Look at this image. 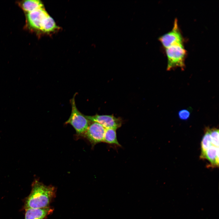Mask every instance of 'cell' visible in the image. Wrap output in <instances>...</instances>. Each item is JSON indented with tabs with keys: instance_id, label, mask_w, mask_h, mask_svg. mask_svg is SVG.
<instances>
[{
	"instance_id": "30bf717a",
	"label": "cell",
	"mask_w": 219,
	"mask_h": 219,
	"mask_svg": "<svg viewBox=\"0 0 219 219\" xmlns=\"http://www.w3.org/2000/svg\"><path fill=\"white\" fill-rule=\"evenodd\" d=\"M213 144L212 143L210 133V128L206 127L204 130V135L201 143V153L200 159H203L206 152Z\"/></svg>"
},
{
	"instance_id": "52a82bcc",
	"label": "cell",
	"mask_w": 219,
	"mask_h": 219,
	"mask_svg": "<svg viewBox=\"0 0 219 219\" xmlns=\"http://www.w3.org/2000/svg\"><path fill=\"white\" fill-rule=\"evenodd\" d=\"M26 15L27 22L29 26L40 30L43 21L49 15L43 8L26 13Z\"/></svg>"
},
{
	"instance_id": "7a4b0ae2",
	"label": "cell",
	"mask_w": 219,
	"mask_h": 219,
	"mask_svg": "<svg viewBox=\"0 0 219 219\" xmlns=\"http://www.w3.org/2000/svg\"><path fill=\"white\" fill-rule=\"evenodd\" d=\"M77 94V92L75 93L70 100L71 113L65 124L71 125L75 130L77 137H80L87 130L91 122L78 109L75 99Z\"/></svg>"
},
{
	"instance_id": "8992f818",
	"label": "cell",
	"mask_w": 219,
	"mask_h": 219,
	"mask_svg": "<svg viewBox=\"0 0 219 219\" xmlns=\"http://www.w3.org/2000/svg\"><path fill=\"white\" fill-rule=\"evenodd\" d=\"M90 121L97 122L101 124L105 128H112L117 129L121 126L122 121L119 118L113 115H99L86 116Z\"/></svg>"
},
{
	"instance_id": "7c38bea8",
	"label": "cell",
	"mask_w": 219,
	"mask_h": 219,
	"mask_svg": "<svg viewBox=\"0 0 219 219\" xmlns=\"http://www.w3.org/2000/svg\"><path fill=\"white\" fill-rule=\"evenodd\" d=\"M116 130L112 128L106 129L103 142L120 146L117 139Z\"/></svg>"
},
{
	"instance_id": "4fadbf2b",
	"label": "cell",
	"mask_w": 219,
	"mask_h": 219,
	"mask_svg": "<svg viewBox=\"0 0 219 219\" xmlns=\"http://www.w3.org/2000/svg\"><path fill=\"white\" fill-rule=\"evenodd\" d=\"M57 28L56 23L53 19L48 16L43 21L40 30L45 32L53 31Z\"/></svg>"
},
{
	"instance_id": "5bb4252c",
	"label": "cell",
	"mask_w": 219,
	"mask_h": 219,
	"mask_svg": "<svg viewBox=\"0 0 219 219\" xmlns=\"http://www.w3.org/2000/svg\"><path fill=\"white\" fill-rule=\"evenodd\" d=\"M210 133L213 145L219 147V129L215 127L210 128Z\"/></svg>"
},
{
	"instance_id": "ba28073f",
	"label": "cell",
	"mask_w": 219,
	"mask_h": 219,
	"mask_svg": "<svg viewBox=\"0 0 219 219\" xmlns=\"http://www.w3.org/2000/svg\"><path fill=\"white\" fill-rule=\"evenodd\" d=\"M26 210L25 219H43L53 211L50 207L42 208H29Z\"/></svg>"
},
{
	"instance_id": "5b68a950",
	"label": "cell",
	"mask_w": 219,
	"mask_h": 219,
	"mask_svg": "<svg viewBox=\"0 0 219 219\" xmlns=\"http://www.w3.org/2000/svg\"><path fill=\"white\" fill-rule=\"evenodd\" d=\"M158 40L165 48L172 46L183 45V39L177 19L175 20L172 30L160 37Z\"/></svg>"
},
{
	"instance_id": "277c9868",
	"label": "cell",
	"mask_w": 219,
	"mask_h": 219,
	"mask_svg": "<svg viewBox=\"0 0 219 219\" xmlns=\"http://www.w3.org/2000/svg\"><path fill=\"white\" fill-rule=\"evenodd\" d=\"M106 129L99 123L91 122L87 130L81 137L87 139L93 146L103 142Z\"/></svg>"
},
{
	"instance_id": "9c48e42d",
	"label": "cell",
	"mask_w": 219,
	"mask_h": 219,
	"mask_svg": "<svg viewBox=\"0 0 219 219\" xmlns=\"http://www.w3.org/2000/svg\"><path fill=\"white\" fill-rule=\"evenodd\" d=\"M219 147L214 145L210 146L206 151L203 159L208 160L210 164L207 165L209 167L217 168L219 166Z\"/></svg>"
},
{
	"instance_id": "9a60e30c",
	"label": "cell",
	"mask_w": 219,
	"mask_h": 219,
	"mask_svg": "<svg viewBox=\"0 0 219 219\" xmlns=\"http://www.w3.org/2000/svg\"><path fill=\"white\" fill-rule=\"evenodd\" d=\"M190 116V112L188 110L183 109L179 111L178 116L179 118L183 120H187L189 119Z\"/></svg>"
},
{
	"instance_id": "8fae6325",
	"label": "cell",
	"mask_w": 219,
	"mask_h": 219,
	"mask_svg": "<svg viewBox=\"0 0 219 219\" xmlns=\"http://www.w3.org/2000/svg\"><path fill=\"white\" fill-rule=\"evenodd\" d=\"M20 6L22 9L26 13L44 8L41 2L38 0L23 1L21 2Z\"/></svg>"
},
{
	"instance_id": "3957f363",
	"label": "cell",
	"mask_w": 219,
	"mask_h": 219,
	"mask_svg": "<svg viewBox=\"0 0 219 219\" xmlns=\"http://www.w3.org/2000/svg\"><path fill=\"white\" fill-rule=\"evenodd\" d=\"M165 52L167 58V70L177 68L184 69L186 51L183 45H176L166 48Z\"/></svg>"
},
{
	"instance_id": "6da1fadb",
	"label": "cell",
	"mask_w": 219,
	"mask_h": 219,
	"mask_svg": "<svg viewBox=\"0 0 219 219\" xmlns=\"http://www.w3.org/2000/svg\"><path fill=\"white\" fill-rule=\"evenodd\" d=\"M55 193L56 189L53 186H46L35 180L32 184L31 193L25 200V209L49 207Z\"/></svg>"
}]
</instances>
